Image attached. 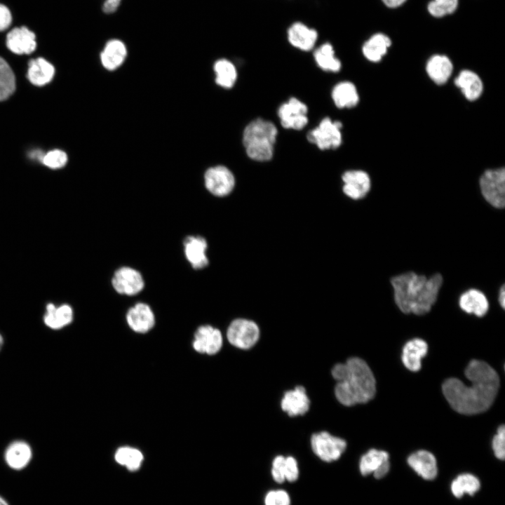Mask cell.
I'll return each instance as SVG.
<instances>
[{"mask_svg": "<svg viewBox=\"0 0 505 505\" xmlns=\"http://www.w3.org/2000/svg\"><path fill=\"white\" fill-rule=\"evenodd\" d=\"M464 373L471 382L470 386L457 378L444 382L442 389L446 400L461 414L470 415L486 411L493 403L499 387L497 372L487 363L473 359Z\"/></svg>", "mask_w": 505, "mask_h": 505, "instance_id": "obj_1", "label": "cell"}, {"mask_svg": "<svg viewBox=\"0 0 505 505\" xmlns=\"http://www.w3.org/2000/svg\"><path fill=\"white\" fill-rule=\"evenodd\" d=\"M396 304L405 314L424 315L436 302L443 277L436 274L426 278L408 271L391 279Z\"/></svg>", "mask_w": 505, "mask_h": 505, "instance_id": "obj_2", "label": "cell"}, {"mask_svg": "<svg viewBox=\"0 0 505 505\" xmlns=\"http://www.w3.org/2000/svg\"><path fill=\"white\" fill-rule=\"evenodd\" d=\"M332 375L337 381L335 394L344 405L365 403L376 393V380L365 361L360 358H349L344 363L336 364Z\"/></svg>", "mask_w": 505, "mask_h": 505, "instance_id": "obj_3", "label": "cell"}, {"mask_svg": "<svg viewBox=\"0 0 505 505\" xmlns=\"http://www.w3.org/2000/svg\"><path fill=\"white\" fill-rule=\"evenodd\" d=\"M278 130L267 120L257 118L250 122L243 133V144L249 158L257 161H269L274 155Z\"/></svg>", "mask_w": 505, "mask_h": 505, "instance_id": "obj_4", "label": "cell"}, {"mask_svg": "<svg viewBox=\"0 0 505 505\" xmlns=\"http://www.w3.org/2000/svg\"><path fill=\"white\" fill-rule=\"evenodd\" d=\"M480 191L484 198L493 207L505 206V170L504 168L487 170L480 179Z\"/></svg>", "mask_w": 505, "mask_h": 505, "instance_id": "obj_5", "label": "cell"}, {"mask_svg": "<svg viewBox=\"0 0 505 505\" xmlns=\"http://www.w3.org/2000/svg\"><path fill=\"white\" fill-rule=\"evenodd\" d=\"M342 127L341 122L324 118L317 127L307 133V140L321 150L335 149L342 144Z\"/></svg>", "mask_w": 505, "mask_h": 505, "instance_id": "obj_6", "label": "cell"}, {"mask_svg": "<svg viewBox=\"0 0 505 505\" xmlns=\"http://www.w3.org/2000/svg\"><path fill=\"white\" fill-rule=\"evenodd\" d=\"M311 446L320 459L330 463L340 458L346 448V443L327 431H322L312 435Z\"/></svg>", "mask_w": 505, "mask_h": 505, "instance_id": "obj_7", "label": "cell"}, {"mask_svg": "<svg viewBox=\"0 0 505 505\" xmlns=\"http://www.w3.org/2000/svg\"><path fill=\"white\" fill-rule=\"evenodd\" d=\"M259 337L258 325L252 321L245 318L234 320L227 331L228 341L239 349L251 348L257 342Z\"/></svg>", "mask_w": 505, "mask_h": 505, "instance_id": "obj_8", "label": "cell"}, {"mask_svg": "<svg viewBox=\"0 0 505 505\" xmlns=\"http://www.w3.org/2000/svg\"><path fill=\"white\" fill-rule=\"evenodd\" d=\"M205 186L216 196L229 195L235 186V177L229 169L217 166L208 169L204 175Z\"/></svg>", "mask_w": 505, "mask_h": 505, "instance_id": "obj_9", "label": "cell"}, {"mask_svg": "<svg viewBox=\"0 0 505 505\" xmlns=\"http://www.w3.org/2000/svg\"><path fill=\"white\" fill-rule=\"evenodd\" d=\"M307 105L296 97L290 98L278 110L282 126L293 130H301L307 124Z\"/></svg>", "mask_w": 505, "mask_h": 505, "instance_id": "obj_10", "label": "cell"}, {"mask_svg": "<svg viewBox=\"0 0 505 505\" xmlns=\"http://www.w3.org/2000/svg\"><path fill=\"white\" fill-rule=\"evenodd\" d=\"M285 39L293 48L309 52L314 49L319 39L316 29L301 21L292 22L285 30Z\"/></svg>", "mask_w": 505, "mask_h": 505, "instance_id": "obj_11", "label": "cell"}, {"mask_svg": "<svg viewBox=\"0 0 505 505\" xmlns=\"http://www.w3.org/2000/svg\"><path fill=\"white\" fill-rule=\"evenodd\" d=\"M112 284L116 292L128 296L138 294L144 287L140 272L130 267L117 269L113 275Z\"/></svg>", "mask_w": 505, "mask_h": 505, "instance_id": "obj_12", "label": "cell"}, {"mask_svg": "<svg viewBox=\"0 0 505 505\" xmlns=\"http://www.w3.org/2000/svg\"><path fill=\"white\" fill-rule=\"evenodd\" d=\"M192 345L194 350L198 353L215 354L222 345V333L211 325H201L195 332Z\"/></svg>", "mask_w": 505, "mask_h": 505, "instance_id": "obj_13", "label": "cell"}, {"mask_svg": "<svg viewBox=\"0 0 505 505\" xmlns=\"http://www.w3.org/2000/svg\"><path fill=\"white\" fill-rule=\"evenodd\" d=\"M389 454L383 450L371 449L360 460L361 473L365 476L373 473L376 478H382L389 471Z\"/></svg>", "mask_w": 505, "mask_h": 505, "instance_id": "obj_14", "label": "cell"}, {"mask_svg": "<svg viewBox=\"0 0 505 505\" xmlns=\"http://www.w3.org/2000/svg\"><path fill=\"white\" fill-rule=\"evenodd\" d=\"M343 192L349 198L358 200L366 196L370 189L371 181L367 173L351 170L342 175Z\"/></svg>", "mask_w": 505, "mask_h": 505, "instance_id": "obj_15", "label": "cell"}, {"mask_svg": "<svg viewBox=\"0 0 505 505\" xmlns=\"http://www.w3.org/2000/svg\"><path fill=\"white\" fill-rule=\"evenodd\" d=\"M6 46L15 54H29L36 47V36L26 27H15L7 34Z\"/></svg>", "mask_w": 505, "mask_h": 505, "instance_id": "obj_16", "label": "cell"}, {"mask_svg": "<svg viewBox=\"0 0 505 505\" xmlns=\"http://www.w3.org/2000/svg\"><path fill=\"white\" fill-rule=\"evenodd\" d=\"M183 245L186 259L194 269H201L208 266V243L203 237L188 236L184 238Z\"/></svg>", "mask_w": 505, "mask_h": 505, "instance_id": "obj_17", "label": "cell"}, {"mask_svg": "<svg viewBox=\"0 0 505 505\" xmlns=\"http://www.w3.org/2000/svg\"><path fill=\"white\" fill-rule=\"evenodd\" d=\"M128 326L135 332L145 333L154 325L155 317L151 307L143 302H138L130 307L126 314Z\"/></svg>", "mask_w": 505, "mask_h": 505, "instance_id": "obj_18", "label": "cell"}, {"mask_svg": "<svg viewBox=\"0 0 505 505\" xmlns=\"http://www.w3.org/2000/svg\"><path fill=\"white\" fill-rule=\"evenodd\" d=\"M32 457V448L28 443L22 440L11 443L6 449L4 459L12 469L20 471L25 469Z\"/></svg>", "mask_w": 505, "mask_h": 505, "instance_id": "obj_19", "label": "cell"}, {"mask_svg": "<svg viewBox=\"0 0 505 505\" xmlns=\"http://www.w3.org/2000/svg\"><path fill=\"white\" fill-rule=\"evenodd\" d=\"M310 401L305 389L302 386H296L294 390L284 393L281 400V408L289 416L303 415L309 408Z\"/></svg>", "mask_w": 505, "mask_h": 505, "instance_id": "obj_20", "label": "cell"}, {"mask_svg": "<svg viewBox=\"0 0 505 505\" xmlns=\"http://www.w3.org/2000/svg\"><path fill=\"white\" fill-rule=\"evenodd\" d=\"M392 43L391 38L382 32L371 35L363 44L362 53L369 61L377 62L387 53Z\"/></svg>", "mask_w": 505, "mask_h": 505, "instance_id": "obj_21", "label": "cell"}, {"mask_svg": "<svg viewBox=\"0 0 505 505\" xmlns=\"http://www.w3.org/2000/svg\"><path fill=\"white\" fill-rule=\"evenodd\" d=\"M426 70L434 83L442 85L445 83L450 77L453 65L447 55L436 54L431 55L427 60Z\"/></svg>", "mask_w": 505, "mask_h": 505, "instance_id": "obj_22", "label": "cell"}, {"mask_svg": "<svg viewBox=\"0 0 505 505\" xmlns=\"http://www.w3.org/2000/svg\"><path fill=\"white\" fill-rule=\"evenodd\" d=\"M408 464L423 478L432 480L438 473L436 459L426 450H419L409 456Z\"/></svg>", "mask_w": 505, "mask_h": 505, "instance_id": "obj_23", "label": "cell"}, {"mask_svg": "<svg viewBox=\"0 0 505 505\" xmlns=\"http://www.w3.org/2000/svg\"><path fill=\"white\" fill-rule=\"evenodd\" d=\"M428 351V345L422 339L416 338L408 342L403 349L402 361L410 370L417 372L422 367V358Z\"/></svg>", "mask_w": 505, "mask_h": 505, "instance_id": "obj_24", "label": "cell"}, {"mask_svg": "<svg viewBox=\"0 0 505 505\" xmlns=\"http://www.w3.org/2000/svg\"><path fill=\"white\" fill-rule=\"evenodd\" d=\"M454 83L460 88L464 97L470 101L477 100L483 90V81L479 76L469 69L461 71L456 77Z\"/></svg>", "mask_w": 505, "mask_h": 505, "instance_id": "obj_25", "label": "cell"}, {"mask_svg": "<svg viewBox=\"0 0 505 505\" xmlns=\"http://www.w3.org/2000/svg\"><path fill=\"white\" fill-rule=\"evenodd\" d=\"M127 55L124 43L119 39L108 41L100 54L101 62L105 68L114 70L122 65Z\"/></svg>", "mask_w": 505, "mask_h": 505, "instance_id": "obj_26", "label": "cell"}, {"mask_svg": "<svg viewBox=\"0 0 505 505\" xmlns=\"http://www.w3.org/2000/svg\"><path fill=\"white\" fill-rule=\"evenodd\" d=\"M73 310L69 305L65 304L56 307L49 303L46 306L43 321L48 328L59 330L70 324L73 321Z\"/></svg>", "mask_w": 505, "mask_h": 505, "instance_id": "obj_27", "label": "cell"}, {"mask_svg": "<svg viewBox=\"0 0 505 505\" xmlns=\"http://www.w3.org/2000/svg\"><path fill=\"white\" fill-rule=\"evenodd\" d=\"M54 67L43 58L32 59L29 62L27 78L35 86H44L53 79Z\"/></svg>", "mask_w": 505, "mask_h": 505, "instance_id": "obj_28", "label": "cell"}, {"mask_svg": "<svg viewBox=\"0 0 505 505\" xmlns=\"http://www.w3.org/2000/svg\"><path fill=\"white\" fill-rule=\"evenodd\" d=\"M459 306L465 312L473 314L478 317L485 315L489 308L485 295L476 289H471L461 295Z\"/></svg>", "mask_w": 505, "mask_h": 505, "instance_id": "obj_29", "label": "cell"}, {"mask_svg": "<svg viewBox=\"0 0 505 505\" xmlns=\"http://www.w3.org/2000/svg\"><path fill=\"white\" fill-rule=\"evenodd\" d=\"M314 59L321 69L325 72H338L341 67V61L335 56L333 45L325 41L318 46L313 53Z\"/></svg>", "mask_w": 505, "mask_h": 505, "instance_id": "obj_30", "label": "cell"}, {"mask_svg": "<svg viewBox=\"0 0 505 505\" xmlns=\"http://www.w3.org/2000/svg\"><path fill=\"white\" fill-rule=\"evenodd\" d=\"M332 99L338 108H351L358 103L359 96L353 83L342 81L332 88Z\"/></svg>", "mask_w": 505, "mask_h": 505, "instance_id": "obj_31", "label": "cell"}, {"mask_svg": "<svg viewBox=\"0 0 505 505\" xmlns=\"http://www.w3.org/2000/svg\"><path fill=\"white\" fill-rule=\"evenodd\" d=\"M213 69L217 85L225 88H231L234 85L237 78V71L231 61L224 58L220 59L215 62Z\"/></svg>", "mask_w": 505, "mask_h": 505, "instance_id": "obj_32", "label": "cell"}, {"mask_svg": "<svg viewBox=\"0 0 505 505\" xmlns=\"http://www.w3.org/2000/svg\"><path fill=\"white\" fill-rule=\"evenodd\" d=\"M480 486V481L476 476L464 473L452 481L451 490L454 496L460 498L466 493L473 495L479 490Z\"/></svg>", "mask_w": 505, "mask_h": 505, "instance_id": "obj_33", "label": "cell"}, {"mask_svg": "<svg viewBox=\"0 0 505 505\" xmlns=\"http://www.w3.org/2000/svg\"><path fill=\"white\" fill-rule=\"evenodd\" d=\"M114 457L116 462L125 466L131 471L137 470L143 461L142 452L131 447H119L116 450Z\"/></svg>", "mask_w": 505, "mask_h": 505, "instance_id": "obj_34", "label": "cell"}, {"mask_svg": "<svg viewBox=\"0 0 505 505\" xmlns=\"http://www.w3.org/2000/svg\"><path fill=\"white\" fill-rule=\"evenodd\" d=\"M15 90V77L7 62L0 57V101L9 97Z\"/></svg>", "mask_w": 505, "mask_h": 505, "instance_id": "obj_35", "label": "cell"}, {"mask_svg": "<svg viewBox=\"0 0 505 505\" xmlns=\"http://www.w3.org/2000/svg\"><path fill=\"white\" fill-rule=\"evenodd\" d=\"M459 0H431L428 2L426 10L429 14L435 18H443L456 12Z\"/></svg>", "mask_w": 505, "mask_h": 505, "instance_id": "obj_36", "label": "cell"}, {"mask_svg": "<svg viewBox=\"0 0 505 505\" xmlns=\"http://www.w3.org/2000/svg\"><path fill=\"white\" fill-rule=\"evenodd\" d=\"M41 162L52 169L61 168L67 162V155L60 149H53L44 153Z\"/></svg>", "mask_w": 505, "mask_h": 505, "instance_id": "obj_37", "label": "cell"}, {"mask_svg": "<svg viewBox=\"0 0 505 505\" xmlns=\"http://www.w3.org/2000/svg\"><path fill=\"white\" fill-rule=\"evenodd\" d=\"M264 505H291L289 493L283 489L269 490L264 497Z\"/></svg>", "mask_w": 505, "mask_h": 505, "instance_id": "obj_38", "label": "cell"}, {"mask_svg": "<svg viewBox=\"0 0 505 505\" xmlns=\"http://www.w3.org/2000/svg\"><path fill=\"white\" fill-rule=\"evenodd\" d=\"M285 457L283 455L276 456L272 461L271 475L274 481L278 484L285 482Z\"/></svg>", "mask_w": 505, "mask_h": 505, "instance_id": "obj_39", "label": "cell"}, {"mask_svg": "<svg viewBox=\"0 0 505 505\" xmlns=\"http://www.w3.org/2000/svg\"><path fill=\"white\" fill-rule=\"evenodd\" d=\"M492 449L494 455L499 459L504 460L505 457V427L501 425L498 427L497 434L492 440Z\"/></svg>", "mask_w": 505, "mask_h": 505, "instance_id": "obj_40", "label": "cell"}, {"mask_svg": "<svg viewBox=\"0 0 505 505\" xmlns=\"http://www.w3.org/2000/svg\"><path fill=\"white\" fill-rule=\"evenodd\" d=\"M299 476V470L297 460L292 456L285 457V478L288 483L296 482Z\"/></svg>", "mask_w": 505, "mask_h": 505, "instance_id": "obj_41", "label": "cell"}, {"mask_svg": "<svg viewBox=\"0 0 505 505\" xmlns=\"http://www.w3.org/2000/svg\"><path fill=\"white\" fill-rule=\"evenodd\" d=\"M12 22V15L10 10L4 5L0 4V32L9 27Z\"/></svg>", "mask_w": 505, "mask_h": 505, "instance_id": "obj_42", "label": "cell"}, {"mask_svg": "<svg viewBox=\"0 0 505 505\" xmlns=\"http://www.w3.org/2000/svg\"><path fill=\"white\" fill-rule=\"evenodd\" d=\"M121 1V0H105L102 6V11L107 14L112 13L118 9Z\"/></svg>", "mask_w": 505, "mask_h": 505, "instance_id": "obj_43", "label": "cell"}, {"mask_svg": "<svg viewBox=\"0 0 505 505\" xmlns=\"http://www.w3.org/2000/svg\"><path fill=\"white\" fill-rule=\"evenodd\" d=\"M383 4L391 9L398 8L405 4L408 0H381Z\"/></svg>", "mask_w": 505, "mask_h": 505, "instance_id": "obj_44", "label": "cell"}, {"mask_svg": "<svg viewBox=\"0 0 505 505\" xmlns=\"http://www.w3.org/2000/svg\"><path fill=\"white\" fill-rule=\"evenodd\" d=\"M499 302L503 309L505 308V286L503 285L499 290Z\"/></svg>", "mask_w": 505, "mask_h": 505, "instance_id": "obj_45", "label": "cell"}, {"mask_svg": "<svg viewBox=\"0 0 505 505\" xmlns=\"http://www.w3.org/2000/svg\"><path fill=\"white\" fill-rule=\"evenodd\" d=\"M43 154H44V153L42 152V151H41V150H39V149L34 150L30 153L29 157L32 158L33 159L41 161Z\"/></svg>", "mask_w": 505, "mask_h": 505, "instance_id": "obj_46", "label": "cell"}, {"mask_svg": "<svg viewBox=\"0 0 505 505\" xmlns=\"http://www.w3.org/2000/svg\"><path fill=\"white\" fill-rule=\"evenodd\" d=\"M0 505H9L7 501L0 495Z\"/></svg>", "mask_w": 505, "mask_h": 505, "instance_id": "obj_47", "label": "cell"}, {"mask_svg": "<svg viewBox=\"0 0 505 505\" xmlns=\"http://www.w3.org/2000/svg\"><path fill=\"white\" fill-rule=\"evenodd\" d=\"M3 344H4V339H3V337L1 336V335L0 334V351L3 346Z\"/></svg>", "mask_w": 505, "mask_h": 505, "instance_id": "obj_48", "label": "cell"}, {"mask_svg": "<svg viewBox=\"0 0 505 505\" xmlns=\"http://www.w3.org/2000/svg\"><path fill=\"white\" fill-rule=\"evenodd\" d=\"M288 8H289V1H288ZM288 10H289V9H288ZM289 13H290V10H289ZM290 17H291V16H290ZM291 18H292V17H291ZM291 19H292V18H291Z\"/></svg>", "mask_w": 505, "mask_h": 505, "instance_id": "obj_49", "label": "cell"}]
</instances>
